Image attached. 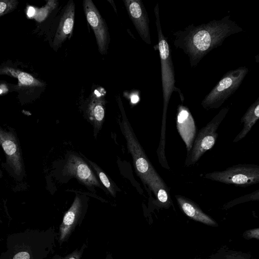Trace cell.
I'll return each mask as SVG.
<instances>
[{"mask_svg":"<svg viewBox=\"0 0 259 259\" xmlns=\"http://www.w3.org/2000/svg\"><path fill=\"white\" fill-rule=\"evenodd\" d=\"M243 31L227 15L197 26L192 24L173 32V44L188 56L190 66L195 67L212 50L221 46L226 38Z\"/></svg>","mask_w":259,"mask_h":259,"instance_id":"cell-1","label":"cell"},{"mask_svg":"<svg viewBox=\"0 0 259 259\" xmlns=\"http://www.w3.org/2000/svg\"><path fill=\"white\" fill-rule=\"evenodd\" d=\"M154 12L158 35V48L161 63L163 97L162 125L160 136L164 137L166 135L167 111L171 94L173 92H178L182 102L184 100V97L180 90L175 86V73L171 59V49L167 41V38L164 35L161 28L158 3L156 5Z\"/></svg>","mask_w":259,"mask_h":259,"instance_id":"cell-2","label":"cell"},{"mask_svg":"<svg viewBox=\"0 0 259 259\" xmlns=\"http://www.w3.org/2000/svg\"><path fill=\"white\" fill-rule=\"evenodd\" d=\"M42 236L40 232L30 229L9 235L7 249L1 254L0 259H42Z\"/></svg>","mask_w":259,"mask_h":259,"instance_id":"cell-3","label":"cell"},{"mask_svg":"<svg viewBox=\"0 0 259 259\" xmlns=\"http://www.w3.org/2000/svg\"><path fill=\"white\" fill-rule=\"evenodd\" d=\"M248 72L246 66L227 72L202 100L206 110L218 109L238 89Z\"/></svg>","mask_w":259,"mask_h":259,"instance_id":"cell-4","label":"cell"},{"mask_svg":"<svg viewBox=\"0 0 259 259\" xmlns=\"http://www.w3.org/2000/svg\"><path fill=\"white\" fill-rule=\"evenodd\" d=\"M118 103L122 118L120 124L121 129L126 139L128 150L132 155L137 175L143 184L147 185L157 171L150 163L144 149L134 133L125 114L122 103L119 97L118 98Z\"/></svg>","mask_w":259,"mask_h":259,"instance_id":"cell-5","label":"cell"},{"mask_svg":"<svg viewBox=\"0 0 259 259\" xmlns=\"http://www.w3.org/2000/svg\"><path fill=\"white\" fill-rule=\"evenodd\" d=\"M229 110L228 107L222 108L205 126L199 131L192 148L187 154L185 163L186 166L194 165L207 151L213 147L218 137L217 131Z\"/></svg>","mask_w":259,"mask_h":259,"instance_id":"cell-6","label":"cell"},{"mask_svg":"<svg viewBox=\"0 0 259 259\" xmlns=\"http://www.w3.org/2000/svg\"><path fill=\"white\" fill-rule=\"evenodd\" d=\"M204 177L226 184L247 187L259 182V166L253 164H238L223 171L207 173Z\"/></svg>","mask_w":259,"mask_h":259,"instance_id":"cell-7","label":"cell"},{"mask_svg":"<svg viewBox=\"0 0 259 259\" xmlns=\"http://www.w3.org/2000/svg\"><path fill=\"white\" fill-rule=\"evenodd\" d=\"M82 6L87 21L94 31L99 52L105 55L110 41L108 26L92 1H83Z\"/></svg>","mask_w":259,"mask_h":259,"instance_id":"cell-8","label":"cell"},{"mask_svg":"<svg viewBox=\"0 0 259 259\" xmlns=\"http://www.w3.org/2000/svg\"><path fill=\"white\" fill-rule=\"evenodd\" d=\"M63 172L65 176L75 178L87 187L100 186L96 176L89 165L75 154H71L68 157Z\"/></svg>","mask_w":259,"mask_h":259,"instance_id":"cell-9","label":"cell"},{"mask_svg":"<svg viewBox=\"0 0 259 259\" xmlns=\"http://www.w3.org/2000/svg\"><path fill=\"white\" fill-rule=\"evenodd\" d=\"M134 25L142 40L151 45L149 19L146 9L141 0H123Z\"/></svg>","mask_w":259,"mask_h":259,"instance_id":"cell-10","label":"cell"},{"mask_svg":"<svg viewBox=\"0 0 259 259\" xmlns=\"http://www.w3.org/2000/svg\"><path fill=\"white\" fill-rule=\"evenodd\" d=\"M176 126L178 132L186 145L188 154L192 148L196 136V127L189 109L182 104L178 106Z\"/></svg>","mask_w":259,"mask_h":259,"instance_id":"cell-11","label":"cell"},{"mask_svg":"<svg viewBox=\"0 0 259 259\" xmlns=\"http://www.w3.org/2000/svg\"><path fill=\"white\" fill-rule=\"evenodd\" d=\"M0 145L2 146L9 164L15 172L20 175L22 171L20 152L14 136L0 129Z\"/></svg>","mask_w":259,"mask_h":259,"instance_id":"cell-12","label":"cell"},{"mask_svg":"<svg viewBox=\"0 0 259 259\" xmlns=\"http://www.w3.org/2000/svg\"><path fill=\"white\" fill-rule=\"evenodd\" d=\"M75 17V4L70 1L65 7L55 35V45H61L72 32Z\"/></svg>","mask_w":259,"mask_h":259,"instance_id":"cell-13","label":"cell"},{"mask_svg":"<svg viewBox=\"0 0 259 259\" xmlns=\"http://www.w3.org/2000/svg\"><path fill=\"white\" fill-rule=\"evenodd\" d=\"M175 198L182 210L191 219L209 226H214L217 224L191 199L180 195H176Z\"/></svg>","mask_w":259,"mask_h":259,"instance_id":"cell-14","label":"cell"},{"mask_svg":"<svg viewBox=\"0 0 259 259\" xmlns=\"http://www.w3.org/2000/svg\"><path fill=\"white\" fill-rule=\"evenodd\" d=\"M82 201L79 196H76L69 210L64 215L60 226V238L63 241L70 234L81 215L82 210Z\"/></svg>","mask_w":259,"mask_h":259,"instance_id":"cell-15","label":"cell"},{"mask_svg":"<svg viewBox=\"0 0 259 259\" xmlns=\"http://www.w3.org/2000/svg\"><path fill=\"white\" fill-rule=\"evenodd\" d=\"M89 118L94 125L95 133L101 128L105 116V100L97 92L90 99L87 108Z\"/></svg>","mask_w":259,"mask_h":259,"instance_id":"cell-16","label":"cell"},{"mask_svg":"<svg viewBox=\"0 0 259 259\" xmlns=\"http://www.w3.org/2000/svg\"><path fill=\"white\" fill-rule=\"evenodd\" d=\"M259 118V98H258L248 108L241 118L243 128L233 140V143L243 139L250 132L252 127Z\"/></svg>","mask_w":259,"mask_h":259,"instance_id":"cell-17","label":"cell"},{"mask_svg":"<svg viewBox=\"0 0 259 259\" xmlns=\"http://www.w3.org/2000/svg\"><path fill=\"white\" fill-rule=\"evenodd\" d=\"M147 186L154 193L162 205L167 206L170 205L171 200L169 189L157 172L152 177Z\"/></svg>","mask_w":259,"mask_h":259,"instance_id":"cell-18","label":"cell"},{"mask_svg":"<svg viewBox=\"0 0 259 259\" xmlns=\"http://www.w3.org/2000/svg\"><path fill=\"white\" fill-rule=\"evenodd\" d=\"M87 160L90 165L95 170L102 184L106 187L110 194L113 196L115 197L116 190L115 189V185L112 183V181H110L108 177L99 166L93 161L88 159Z\"/></svg>","mask_w":259,"mask_h":259,"instance_id":"cell-19","label":"cell"},{"mask_svg":"<svg viewBox=\"0 0 259 259\" xmlns=\"http://www.w3.org/2000/svg\"><path fill=\"white\" fill-rule=\"evenodd\" d=\"M258 194H259V190L257 189V190L252 192L251 193L248 194L247 195L241 196L239 198H237L231 201L228 202L224 205V207L227 208L229 207H231L233 205H236L237 204L248 201H254L258 200Z\"/></svg>","mask_w":259,"mask_h":259,"instance_id":"cell-20","label":"cell"},{"mask_svg":"<svg viewBox=\"0 0 259 259\" xmlns=\"http://www.w3.org/2000/svg\"><path fill=\"white\" fill-rule=\"evenodd\" d=\"M19 82L24 85H30L33 83V77L28 73L25 72L20 73L18 76Z\"/></svg>","mask_w":259,"mask_h":259,"instance_id":"cell-21","label":"cell"},{"mask_svg":"<svg viewBox=\"0 0 259 259\" xmlns=\"http://www.w3.org/2000/svg\"><path fill=\"white\" fill-rule=\"evenodd\" d=\"M259 230L258 228L250 230H248L244 234V237L245 238H256L258 239L259 238Z\"/></svg>","mask_w":259,"mask_h":259,"instance_id":"cell-22","label":"cell"},{"mask_svg":"<svg viewBox=\"0 0 259 259\" xmlns=\"http://www.w3.org/2000/svg\"><path fill=\"white\" fill-rule=\"evenodd\" d=\"M7 4L4 2H0V14L3 13L7 9Z\"/></svg>","mask_w":259,"mask_h":259,"instance_id":"cell-23","label":"cell"},{"mask_svg":"<svg viewBox=\"0 0 259 259\" xmlns=\"http://www.w3.org/2000/svg\"><path fill=\"white\" fill-rule=\"evenodd\" d=\"M78 255L76 254V252H74L72 254L67 256L65 258H63V259H78Z\"/></svg>","mask_w":259,"mask_h":259,"instance_id":"cell-24","label":"cell"},{"mask_svg":"<svg viewBox=\"0 0 259 259\" xmlns=\"http://www.w3.org/2000/svg\"><path fill=\"white\" fill-rule=\"evenodd\" d=\"M35 13V10L33 7H30L28 10L27 15L29 17L32 16Z\"/></svg>","mask_w":259,"mask_h":259,"instance_id":"cell-25","label":"cell"},{"mask_svg":"<svg viewBox=\"0 0 259 259\" xmlns=\"http://www.w3.org/2000/svg\"><path fill=\"white\" fill-rule=\"evenodd\" d=\"M2 93V91L1 89H0V94Z\"/></svg>","mask_w":259,"mask_h":259,"instance_id":"cell-26","label":"cell"}]
</instances>
